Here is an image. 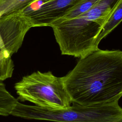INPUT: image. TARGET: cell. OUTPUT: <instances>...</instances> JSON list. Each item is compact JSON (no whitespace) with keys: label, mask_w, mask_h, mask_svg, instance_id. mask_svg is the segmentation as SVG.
<instances>
[{"label":"cell","mask_w":122,"mask_h":122,"mask_svg":"<svg viewBox=\"0 0 122 122\" xmlns=\"http://www.w3.org/2000/svg\"><path fill=\"white\" fill-rule=\"evenodd\" d=\"M63 77L71 102L91 105L119 101L122 97V51L98 48L80 58Z\"/></svg>","instance_id":"6da1fadb"},{"label":"cell","mask_w":122,"mask_h":122,"mask_svg":"<svg viewBox=\"0 0 122 122\" xmlns=\"http://www.w3.org/2000/svg\"><path fill=\"white\" fill-rule=\"evenodd\" d=\"M114 6L112 0H98L87 11L51 25L61 54L81 58L97 49L98 37Z\"/></svg>","instance_id":"7a4b0ae2"},{"label":"cell","mask_w":122,"mask_h":122,"mask_svg":"<svg viewBox=\"0 0 122 122\" xmlns=\"http://www.w3.org/2000/svg\"><path fill=\"white\" fill-rule=\"evenodd\" d=\"M119 101L83 105L71 102L67 108L52 109L26 105L18 102L11 115L25 119L62 122H122Z\"/></svg>","instance_id":"3957f363"},{"label":"cell","mask_w":122,"mask_h":122,"mask_svg":"<svg viewBox=\"0 0 122 122\" xmlns=\"http://www.w3.org/2000/svg\"><path fill=\"white\" fill-rule=\"evenodd\" d=\"M18 98L36 105L52 109H62L71 104L63 77L54 75L51 71L34 72L23 77L15 84Z\"/></svg>","instance_id":"277c9868"},{"label":"cell","mask_w":122,"mask_h":122,"mask_svg":"<svg viewBox=\"0 0 122 122\" xmlns=\"http://www.w3.org/2000/svg\"><path fill=\"white\" fill-rule=\"evenodd\" d=\"M80 0H38L22 10L32 27L49 26Z\"/></svg>","instance_id":"5b68a950"},{"label":"cell","mask_w":122,"mask_h":122,"mask_svg":"<svg viewBox=\"0 0 122 122\" xmlns=\"http://www.w3.org/2000/svg\"><path fill=\"white\" fill-rule=\"evenodd\" d=\"M122 21V0H119L112 9L99 35L97 43L112 31Z\"/></svg>","instance_id":"8992f818"},{"label":"cell","mask_w":122,"mask_h":122,"mask_svg":"<svg viewBox=\"0 0 122 122\" xmlns=\"http://www.w3.org/2000/svg\"><path fill=\"white\" fill-rule=\"evenodd\" d=\"M11 56L6 51L0 36V81L12 76L14 64Z\"/></svg>","instance_id":"52a82bcc"},{"label":"cell","mask_w":122,"mask_h":122,"mask_svg":"<svg viewBox=\"0 0 122 122\" xmlns=\"http://www.w3.org/2000/svg\"><path fill=\"white\" fill-rule=\"evenodd\" d=\"M18 102L6 89L5 85L0 81V115L8 116Z\"/></svg>","instance_id":"ba28073f"},{"label":"cell","mask_w":122,"mask_h":122,"mask_svg":"<svg viewBox=\"0 0 122 122\" xmlns=\"http://www.w3.org/2000/svg\"><path fill=\"white\" fill-rule=\"evenodd\" d=\"M97 0H80L71 7L61 18L54 23L74 18L87 11L94 5Z\"/></svg>","instance_id":"9c48e42d"},{"label":"cell","mask_w":122,"mask_h":122,"mask_svg":"<svg viewBox=\"0 0 122 122\" xmlns=\"http://www.w3.org/2000/svg\"><path fill=\"white\" fill-rule=\"evenodd\" d=\"M38 0H0V17L24 9Z\"/></svg>","instance_id":"30bf717a"}]
</instances>
